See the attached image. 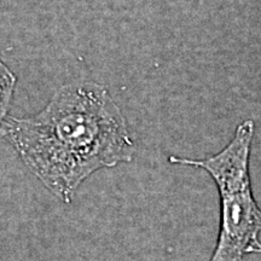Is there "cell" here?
Wrapping results in <instances>:
<instances>
[{"label":"cell","instance_id":"3","mask_svg":"<svg viewBox=\"0 0 261 261\" xmlns=\"http://www.w3.org/2000/svg\"><path fill=\"white\" fill-rule=\"evenodd\" d=\"M17 77L4 62L0 60V128L9 117Z\"/></svg>","mask_w":261,"mask_h":261},{"label":"cell","instance_id":"1","mask_svg":"<svg viewBox=\"0 0 261 261\" xmlns=\"http://www.w3.org/2000/svg\"><path fill=\"white\" fill-rule=\"evenodd\" d=\"M0 135L48 191L65 203L87 178L130 162L135 143L122 110L103 85L62 86L33 116H9Z\"/></svg>","mask_w":261,"mask_h":261},{"label":"cell","instance_id":"4","mask_svg":"<svg viewBox=\"0 0 261 261\" xmlns=\"http://www.w3.org/2000/svg\"><path fill=\"white\" fill-rule=\"evenodd\" d=\"M256 253H257V254H261V244H260L259 247H257V249H256Z\"/></svg>","mask_w":261,"mask_h":261},{"label":"cell","instance_id":"2","mask_svg":"<svg viewBox=\"0 0 261 261\" xmlns=\"http://www.w3.org/2000/svg\"><path fill=\"white\" fill-rule=\"evenodd\" d=\"M255 125L246 120L237 126L230 143L204 159L173 156L172 163L203 169L213 178L220 197V227L210 261H242L256 253L261 242V208L253 195L249 172Z\"/></svg>","mask_w":261,"mask_h":261}]
</instances>
